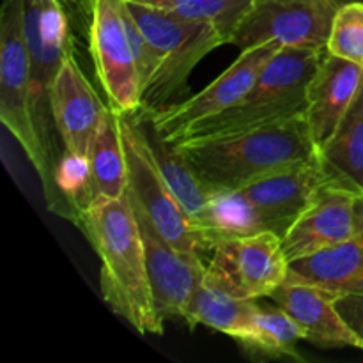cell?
I'll return each instance as SVG.
<instances>
[{"mask_svg": "<svg viewBox=\"0 0 363 363\" xmlns=\"http://www.w3.org/2000/svg\"><path fill=\"white\" fill-rule=\"evenodd\" d=\"M78 227L101 262V296L110 311L140 335H162L163 319L152 298L140 227L130 195L96 199L80 211Z\"/></svg>", "mask_w": 363, "mask_h": 363, "instance_id": "6da1fadb", "label": "cell"}, {"mask_svg": "<svg viewBox=\"0 0 363 363\" xmlns=\"http://www.w3.org/2000/svg\"><path fill=\"white\" fill-rule=\"evenodd\" d=\"M172 147L208 188H241L273 170L319 158L305 113L227 137L184 140Z\"/></svg>", "mask_w": 363, "mask_h": 363, "instance_id": "7a4b0ae2", "label": "cell"}, {"mask_svg": "<svg viewBox=\"0 0 363 363\" xmlns=\"http://www.w3.org/2000/svg\"><path fill=\"white\" fill-rule=\"evenodd\" d=\"M325 53L326 50L282 46L245 98L188 130L179 142L227 137L305 113L308 82Z\"/></svg>", "mask_w": 363, "mask_h": 363, "instance_id": "3957f363", "label": "cell"}, {"mask_svg": "<svg viewBox=\"0 0 363 363\" xmlns=\"http://www.w3.org/2000/svg\"><path fill=\"white\" fill-rule=\"evenodd\" d=\"M0 121L25 151L39 174L48 208L69 220L57 191L55 163L46 152L35 126L30 99V64L23 34L21 0H4L0 16Z\"/></svg>", "mask_w": 363, "mask_h": 363, "instance_id": "277c9868", "label": "cell"}, {"mask_svg": "<svg viewBox=\"0 0 363 363\" xmlns=\"http://www.w3.org/2000/svg\"><path fill=\"white\" fill-rule=\"evenodd\" d=\"M128 7L155 53V69L142 89L138 110V113H147L170 105L186 87L194 67L225 41L211 25L183 20L138 4L128 2Z\"/></svg>", "mask_w": 363, "mask_h": 363, "instance_id": "5b68a950", "label": "cell"}, {"mask_svg": "<svg viewBox=\"0 0 363 363\" xmlns=\"http://www.w3.org/2000/svg\"><path fill=\"white\" fill-rule=\"evenodd\" d=\"M128 165V194L145 213L163 240L188 254L202 255L206 247L170 191L152 152L151 138L135 113H117Z\"/></svg>", "mask_w": 363, "mask_h": 363, "instance_id": "8992f818", "label": "cell"}, {"mask_svg": "<svg viewBox=\"0 0 363 363\" xmlns=\"http://www.w3.org/2000/svg\"><path fill=\"white\" fill-rule=\"evenodd\" d=\"M280 48L282 45L279 41H268L243 50L240 57L199 94L179 103H170L152 112L135 113V116L147 123L152 133L162 138L165 144L176 145L188 130L209 117L225 112L241 98H245L247 92L254 87L266 64Z\"/></svg>", "mask_w": 363, "mask_h": 363, "instance_id": "52a82bcc", "label": "cell"}, {"mask_svg": "<svg viewBox=\"0 0 363 363\" xmlns=\"http://www.w3.org/2000/svg\"><path fill=\"white\" fill-rule=\"evenodd\" d=\"M23 34L30 64V99L35 126L53 162L52 89L73 48L67 16L59 0H21ZM57 165V162H53Z\"/></svg>", "mask_w": 363, "mask_h": 363, "instance_id": "ba28073f", "label": "cell"}, {"mask_svg": "<svg viewBox=\"0 0 363 363\" xmlns=\"http://www.w3.org/2000/svg\"><path fill=\"white\" fill-rule=\"evenodd\" d=\"M289 275L282 238L273 230L220 241L206 266L204 282L240 300L269 298Z\"/></svg>", "mask_w": 363, "mask_h": 363, "instance_id": "9c48e42d", "label": "cell"}, {"mask_svg": "<svg viewBox=\"0 0 363 363\" xmlns=\"http://www.w3.org/2000/svg\"><path fill=\"white\" fill-rule=\"evenodd\" d=\"M339 0H257L229 45L243 50L279 41L289 48L326 50Z\"/></svg>", "mask_w": 363, "mask_h": 363, "instance_id": "30bf717a", "label": "cell"}, {"mask_svg": "<svg viewBox=\"0 0 363 363\" xmlns=\"http://www.w3.org/2000/svg\"><path fill=\"white\" fill-rule=\"evenodd\" d=\"M91 55L117 113H138L140 78L126 27V0H91Z\"/></svg>", "mask_w": 363, "mask_h": 363, "instance_id": "8fae6325", "label": "cell"}, {"mask_svg": "<svg viewBox=\"0 0 363 363\" xmlns=\"http://www.w3.org/2000/svg\"><path fill=\"white\" fill-rule=\"evenodd\" d=\"M131 204L144 241L145 264L156 311L163 321L167 318H183L191 296L206 279L202 255L188 254L163 240L145 213L133 201Z\"/></svg>", "mask_w": 363, "mask_h": 363, "instance_id": "7c38bea8", "label": "cell"}, {"mask_svg": "<svg viewBox=\"0 0 363 363\" xmlns=\"http://www.w3.org/2000/svg\"><path fill=\"white\" fill-rule=\"evenodd\" d=\"M328 183L332 179L321 160L314 158L273 170L241 186V190L261 211L268 229L282 236Z\"/></svg>", "mask_w": 363, "mask_h": 363, "instance_id": "4fadbf2b", "label": "cell"}, {"mask_svg": "<svg viewBox=\"0 0 363 363\" xmlns=\"http://www.w3.org/2000/svg\"><path fill=\"white\" fill-rule=\"evenodd\" d=\"M108 108L85 78L71 48L52 89L53 124L64 151L89 156Z\"/></svg>", "mask_w": 363, "mask_h": 363, "instance_id": "5bb4252c", "label": "cell"}, {"mask_svg": "<svg viewBox=\"0 0 363 363\" xmlns=\"http://www.w3.org/2000/svg\"><path fill=\"white\" fill-rule=\"evenodd\" d=\"M357 194L328 183L282 234L287 259L305 257L353 240V202Z\"/></svg>", "mask_w": 363, "mask_h": 363, "instance_id": "9a60e30c", "label": "cell"}, {"mask_svg": "<svg viewBox=\"0 0 363 363\" xmlns=\"http://www.w3.org/2000/svg\"><path fill=\"white\" fill-rule=\"evenodd\" d=\"M363 85V67L326 52L307 87V116L318 155L333 138Z\"/></svg>", "mask_w": 363, "mask_h": 363, "instance_id": "2e32d148", "label": "cell"}, {"mask_svg": "<svg viewBox=\"0 0 363 363\" xmlns=\"http://www.w3.org/2000/svg\"><path fill=\"white\" fill-rule=\"evenodd\" d=\"M269 298L305 330L307 342L323 350L354 347L363 351V340L337 308L339 293L312 284L286 280Z\"/></svg>", "mask_w": 363, "mask_h": 363, "instance_id": "e0dca14e", "label": "cell"}, {"mask_svg": "<svg viewBox=\"0 0 363 363\" xmlns=\"http://www.w3.org/2000/svg\"><path fill=\"white\" fill-rule=\"evenodd\" d=\"M286 280L325 287L340 296H363V247L353 238L335 247L294 259L289 262Z\"/></svg>", "mask_w": 363, "mask_h": 363, "instance_id": "ac0fdd59", "label": "cell"}, {"mask_svg": "<svg viewBox=\"0 0 363 363\" xmlns=\"http://www.w3.org/2000/svg\"><path fill=\"white\" fill-rule=\"evenodd\" d=\"M269 230L261 211L250 202L241 188H211L208 206L197 225L206 250L220 241L252 236Z\"/></svg>", "mask_w": 363, "mask_h": 363, "instance_id": "d6986e66", "label": "cell"}, {"mask_svg": "<svg viewBox=\"0 0 363 363\" xmlns=\"http://www.w3.org/2000/svg\"><path fill=\"white\" fill-rule=\"evenodd\" d=\"M89 160H91L89 204L96 199H119L126 195V155H124L119 119H117V112L113 108H108L94 140H92Z\"/></svg>", "mask_w": 363, "mask_h": 363, "instance_id": "ffe728a7", "label": "cell"}, {"mask_svg": "<svg viewBox=\"0 0 363 363\" xmlns=\"http://www.w3.org/2000/svg\"><path fill=\"white\" fill-rule=\"evenodd\" d=\"M319 160L333 184L363 194V85L337 133L319 151Z\"/></svg>", "mask_w": 363, "mask_h": 363, "instance_id": "44dd1931", "label": "cell"}, {"mask_svg": "<svg viewBox=\"0 0 363 363\" xmlns=\"http://www.w3.org/2000/svg\"><path fill=\"white\" fill-rule=\"evenodd\" d=\"M234 340L247 351L272 358H300L298 342L305 340V330L280 307H259Z\"/></svg>", "mask_w": 363, "mask_h": 363, "instance_id": "7402d4cb", "label": "cell"}, {"mask_svg": "<svg viewBox=\"0 0 363 363\" xmlns=\"http://www.w3.org/2000/svg\"><path fill=\"white\" fill-rule=\"evenodd\" d=\"M257 308L255 300H240L223 293L218 287L202 282L191 296L183 319L190 328L204 325L236 339Z\"/></svg>", "mask_w": 363, "mask_h": 363, "instance_id": "603a6c76", "label": "cell"}, {"mask_svg": "<svg viewBox=\"0 0 363 363\" xmlns=\"http://www.w3.org/2000/svg\"><path fill=\"white\" fill-rule=\"evenodd\" d=\"M149 138H151L155 158L158 162V167L162 170L163 177H165L167 184H169L170 191L174 194L176 201L179 202L181 209L186 213L188 220L194 225V229L197 230L199 222H201L202 215L206 211V206H208L211 188L206 186L195 176L194 170L184 163V160L177 155V151L172 145L165 144L155 133Z\"/></svg>", "mask_w": 363, "mask_h": 363, "instance_id": "cb8c5ba5", "label": "cell"}, {"mask_svg": "<svg viewBox=\"0 0 363 363\" xmlns=\"http://www.w3.org/2000/svg\"><path fill=\"white\" fill-rule=\"evenodd\" d=\"M257 0H179L167 13L183 20L211 25L229 45L234 30Z\"/></svg>", "mask_w": 363, "mask_h": 363, "instance_id": "d4e9b609", "label": "cell"}, {"mask_svg": "<svg viewBox=\"0 0 363 363\" xmlns=\"http://www.w3.org/2000/svg\"><path fill=\"white\" fill-rule=\"evenodd\" d=\"M326 52L363 67V2L340 4L333 16Z\"/></svg>", "mask_w": 363, "mask_h": 363, "instance_id": "484cf974", "label": "cell"}, {"mask_svg": "<svg viewBox=\"0 0 363 363\" xmlns=\"http://www.w3.org/2000/svg\"><path fill=\"white\" fill-rule=\"evenodd\" d=\"M337 308H339L340 315L346 319L347 325L363 340V296H358V294L340 296L337 301Z\"/></svg>", "mask_w": 363, "mask_h": 363, "instance_id": "4316f807", "label": "cell"}, {"mask_svg": "<svg viewBox=\"0 0 363 363\" xmlns=\"http://www.w3.org/2000/svg\"><path fill=\"white\" fill-rule=\"evenodd\" d=\"M353 234L363 247V194H357L353 202Z\"/></svg>", "mask_w": 363, "mask_h": 363, "instance_id": "83f0119b", "label": "cell"}, {"mask_svg": "<svg viewBox=\"0 0 363 363\" xmlns=\"http://www.w3.org/2000/svg\"><path fill=\"white\" fill-rule=\"evenodd\" d=\"M130 4H138V6L144 7H151V9H160V11H167L170 7L176 6L179 0H126Z\"/></svg>", "mask_w": 363, "mask_h": 363, "instance_id": "f1b7e54d", "label": "cell"}, {"mask_svg": "<svg viewBox=\"0 0 363 363\" xmlns=\"http://www.w3.org/2000/svg\"><path fill=\"white\" fill-rule=\"evenodd\" d=\"M340 4H347V2H363V0H339Z\"/></svg>", "mask_w": 363, "mask_h": 363, "instance_id": "f546056e", "label": "cell"}]
</instances>
